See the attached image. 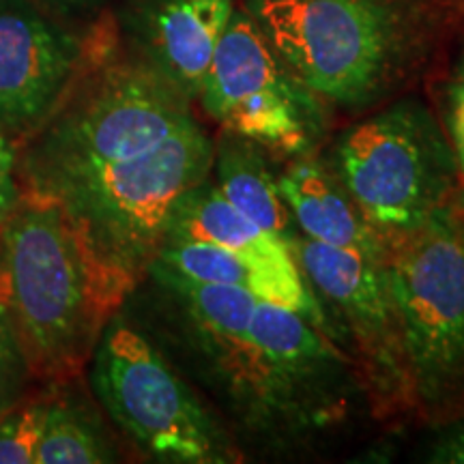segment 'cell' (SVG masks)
Returning <instances> with one entry per match:
<instances>
[{"label": "cell", "mask_w": 464, "mask_h": 464, "mask_svg": "<svg viewBox=\"0 0 464 464\" xmlns=\"http://www.w3.org/2000/svg\"><path fill=\"white\" fill-rule=\"evenodd\" d=\"M133 286L61 200L20 191L0 222V301L28 374L48 385L78 379Z\"/></svg>", "instance_id": "1"}, {"label": "cell", "mask_w": 464, "mask_h": 464, "mask_svg": "<svg viewBox=\"0 0 464 464\" xmlns=\"http://www.w3.org/2000/svg\"><path fill=\"white\" fill-rule=\"evenodd\" d=\"M460 3H462V5H464V0H460Z\"/></svg>", "instance_id": "25"}, {"label": "cell", "mask_w": 464, "mask_h": 464, "mask_svg": "<svg viewBox=\"0 0 464 464\" xmlns=\"http://www.w3.org/2000/svg\"><path fill=\"white\" fill-rule=\"evenodd\" d=\"M284 65L318 100L374 106L428 56L430 11L421 0H243Z\"/></svg>", "instance_id": "3"}, {"label": "cell", "mask_w": 464, "mask_h": 464, "mask_svg": "<svg viewBox=\"0 0 464 464\" xmlns=\"http://www.w3.org/2000/svg\"><path fill=\"white\" fill-rule=\"evenodd\" d=\"M277 188L307 239L387 263L385 241L365 222L344 185L321 160L299 155L277 177Z\"/></svg>", "instance_id": "13"}, {"label": "cell", "mask_w": 464, "mask_h": 464, "mask_svg": "<svg viewBox=\"0 0 464 464\" xmlns=\"http://www.w3.org/2000/svg\"><path fill=\"white\" fill-rule=\"evenodd\" d=\"M54 382L48 393V411L34 462L37 464H100L112 462L114 450L100 415L82 396Z\"/></svg>", "instance_id": "17"}, {"label": "cell", "mask_w": 464, "mask_h": 464, "mask_svg": "<svg viewBox=\"0 0 464 464\" xmlns=\"http://www.w3.org/2000/svg\"><path fill=\"white\" fill-rule=\"evenodd\" d=\"M434 456L439 462H464V423L439 445Z\"/></svg>", "instance_id": "23"}, {"label": "cell", "mask_w": 464, "mask_h": 464, "mask_svg": "<svg viewBox=\"0 0 464 464\" xmlns=\"http://www.w3.org/2000/svg\"><path fill=\"white\" fill-rule=\"evenodd\" d=\"M28 374L24 355L17 344L7 310L0 301V417L20 402L22 382Z\"/></svg>", "instance_id": "19"}, {"label": "cell", "mask_w": 464, "mask_h": 464, "mask_svg": "<svg viewBox=\"0 0 464 464\" xmlns=\"http://www.w3.org/2000/svg\"><path fill=\"white\" fill-rule=\"evenodd\" d=\"M198 100L224 131L282 155H307L327 125L324 102L277 56L256 22L237 9Z\"/></svg>", "instance_id": "8"}, {"label": "cell", "mask_w": 464, "mask_h": 464, "mask_svg": "<svg viewBox=\"0 0 464 464\" xmlns=\"http://www.w3.org/2000/svg\"><path fill=\"white\" fill-rule=\"evenodd\" d=\"M91 382L116 426L155 460H237V450L222 426L158 348L119 312L110 318L91 357Z\"/></svg>", "instance_id": "7"}, {"label": "cell", "mask_w": 464, "mask_h": 464, "mask_svg": "<svg viewBox=\"0 0 464 464\" xmlns=\"http://www.w3.org/2000/svg\"><path fill=\"white\" fill-rule=\"evenodd\" d=\"M246 402L265 413L316 423L344 402L346 359L321 329L288 307L260 299L246 338L211 353Z\"/></svg>", "instance_id": "9"}, {"label": "cell", "mask_w": 464, "mask_h": 464, "mask_svg": "<svg viewBox=\"0 0 464 464\" xmlns=\"http://www.w3.org/2000/svg\"><path fill=\"white\" fill-rule=\"evenodd\" d=\"M451 205H454L458 226H460L462 237H464V177L460 179V185H458V191H456V198H454V202H451Z\"/></svg>", "instance_id": "24"}, {"label": "cell", "mask_w": 464, "mask_h": 464, "mask_svg": "<svg viewBox=\"0 0 464 464\" xmlns=\"http://www.w3.org/2000/svg\"><path fill=\"white\" fill-rule=\"evenodd\" d=\"M235 11V0H125L116 34L194 102Z\"/></svg>", "instance_id": "12"}, {"label": "cell", "mask_w": 464, "mask_h": 464, "mask_svg": "<svg viewBox=\"0 0 464 464\" xmlns=\"http://www.w3.org/2000/svg\"><path fill=\"white\" fill-rule=\"evenodd\" d=\"M448 138L454 149L460 179L464 177V56L448 84Z\"/></svg>", "instance_id": "20"}, {"label": "cell", "mask_w": 464, "mask_h": 464, "mask_svg": "<svg viewBox=\"0 0 464 464\" xmlns=\"http://www.w3.org/2000/svg\"><path fill=\"white\" fill-rule=\"evenodd\" d=\"M166 239L205 241L252 260L266 269H301L293 247L274 232L260 228L252 219L237 211L216 183L202 181L189 189L174 207ZM164 239V241H166Z\"/></svg>", "instance_id": "15"}, {"label": "cell", "mask_w": 464, "mask_h": 464, "mask_svg": "<svg viewBox=\"0 0 464 464\" xmlns=\"http://www.w3.org/2000/svg\"><path fill=\"white\" fill-rule=\"evenodd\" d=\"M332 170L385 246L451 205L460 185L448 133L411 100L351 127L335 144Z\"/></svg>", "instance_id": "5"}, {"label": "cell", "mask_w": 464, "mask_h": 464, "mask_svg": "<svg viewBox=\"0 0 464 464\" xmlns=\"http://www.w3.org/2000/svg\"><path fill=\"white\" fill-rule=\"evenodd\" d=\"M108 26L82 28L37 0H0V131L11 144L61 106Z\"/></svg>", "instance_id": "10"}, {"label": "cell", "mask_w": 464, "mask_h": 464, "mask_svg": "<svg viewBox=\"0 0 464 464\" xmlns=\"http://www.w3.org/2000/svg\"><path fill=\"white\" fill-rule=\"evenodd\" d=\"M37 3L54 15L63 17V20L84 24V22H91L102 9H106L112 0H37Z\"/></svg>", "instance_id": "22"}, {"label": "cell", "mask_w": 464, "mask_h": 464, "mask_svg": "<svg viewBox=\"0 0 464 464\" xmlns=\"http://www.w3.org/2000/svg\"><path fill=\"white\" fill-rule=\"evenodd\" d=\"M216 144L198 121L136 158L84 172L50 191L110 265L140 282L177 202L207 181Z\"/></svg>", "instance_id": "4"}, {"label": "cell", "mask_w": 464, "mask_h": 464, "mask_svg": "<svg viewBox=\"0 0 464 464\" xmlns=\"http://www.w3.org/2000/svg\"><path fill=\"white\" fill-rule=\"evenodd\" d=\"M263 150L256 142L224 131L213 158L216 185L237 211L293 247L297 239L290 230L293 216L282 200L277 177L266 164Z\"/></svg>", "instance_id": "16"}, {"label": "cell", "mask_w": 464, "mask_h": 464, "mask_svg": "<svg viewBox=\"0 0 464 464\" xmlns=\"http://www.w3.org/2000/svg\"><path fill=\"white\" fill-rule=\"evenodd\" d=\"M411 393L439 409L464 393V237L454 205L387 246Z\"/></svg>", "instance_id": "6"}, {"label": "cell", "mask_w": 464, "mask_h": 464, "mask_svg": "<svg viewBox=\"0 0 464 464\" xmlns=\"http://www.w3.org/2000/svg\"><path fill=\"white\" fill-rule=\"evenodd\" d=\"M48 393L17 402L0 417V464H31L42 439Z\"/></svg>", "instance_id": "18"}, {"label": "cell", "mask_w": 464, "mask_h": 464, "mask_svg": "<svg viewBox=\"0 0 464 464\" xmlns=\"http://www.w3.org/2000/svg\"><path fill=\"white\" fill-rule=\"evenodd\" d=\"M293 249L305 280L355 335L381 396L413 400L387 263L323 246L304 235H297Z\"/></svg>", "instance_id": "11"}, {"label": "cell", "mask_w": 464, "mask_h": 464, "mask_svg": "<svg viewBox=\"0 0 464 464\" xmlns=\"http://www.w3.org/2000/svg\"><path fill=\"white\" fill-rule=\"evenodd\" d=\"M150 266L191 282L243 288L258 299L297 312L318 329L324 323L321 307L314 304L301 269H266L224 247L188 239H166Z\"/></svg>", "instance_id": "14"}, {"label": "cell", "mask_w": 464, "mask_h": 464, "mask_svg": "<svg viewBox=\"0 0 464 464\" xmlns=\"http://www.w3.org/2000/svg\"><path fill=\"white\" fill-rule=\"evenodd\" d=\"M20 198V185L15 179V149L0 131V222L9 216Z\"/></svg>", "instance_id": "21"}, {"label": "cell", "mask_w": 464, "mask_h": 464, "mask_svg": "<svg viewBox=\"0 0 464 464\" xmlns=\"http://www.w3.org/2000/svg\"><path fill=\"white\" fill-rule=\"evenodd\" d=\"M191 123V100L108 26L61 106L14 144L17 185L50 194L80 174L136 158Z\"/></svg>", "instance_id": "2"}]
</instances>
